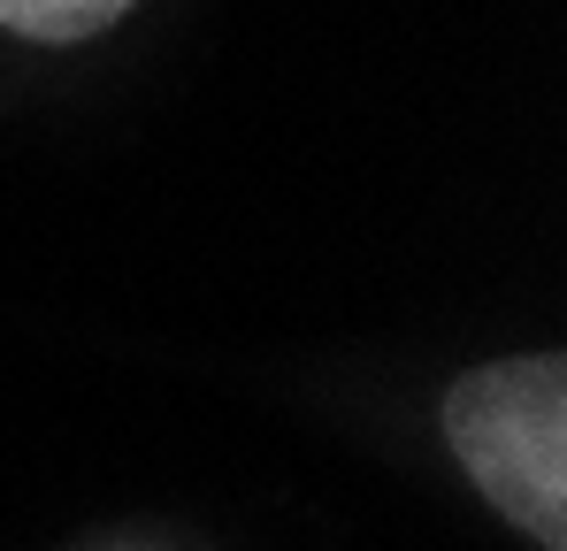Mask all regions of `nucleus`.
Wrapping results in <instances>:
<instances>
[{
	"label": "nucleus",
	"instance_id": "1",
	"mask_svg": "<svg viewBox=\"0 0 567 551\" xmlns=\"http://www.w3.org/2000/svg\"><path fill=\"white\" fill-rule=\"evenodd\" d=\"M445 445L475 490L529 529L545 551H567V367L560 353H522L461 375L445 391Z\"/></svg>",
	"mask_w": 567,
	"mask_h": 551
},
{
	"label": "nucleus",
	"instance_id": "2",
	"mask_svg": "<svg viewBox=\"0 0 567 551\" xmlns=\"http://www.w3.org/2000/svg\"><path fill=\"white\" fill-rule=\"evenodd\" d=\"M123 8L131 0H0V23L31 46H78V39L107 31Z\"/></svg>",
	"mask_w": 567,
	"mask_h": 551
}]
</instances>
